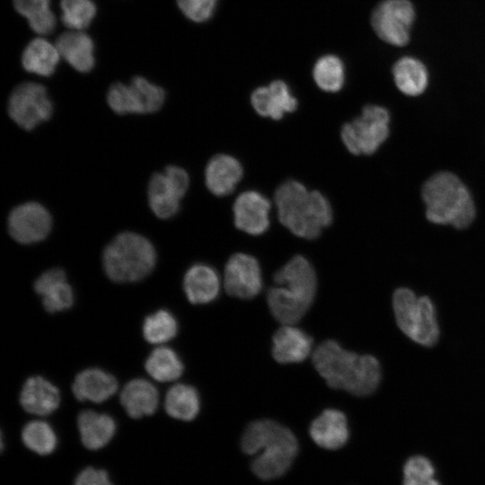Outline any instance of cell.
Listing matches in <instances>:
<instances>
[{"mask_svg":"<svg viewBox=\"0 0 485 485\" xmlns=\"http://www.w3.org/2000/svg\"><path fill=\"white\" fill-rule=\"evenodd\" d=\"M313 364L326 384L356 396L373 393L381 381V366L371 355L344 349L337 341L327 340L314 349Z\"/></svg>","mask_w":485,"mask_h":485,"instance_id":"1","label":"cell"},{"mask_svg":"<svg viewBox=\"0 0 485 485\" xmlns=\"http://www.w3.org/2000/svg\"><path fill=\"white\" fill-rule=\"evenodd\" d=\"M274 203L279 222L301 238H317L332 222L328 198L318 190H307L295 180H287L277 188Z\"/></svg>","mask_w":485,"mask_h":485,"instance_id":"2","label":"cell"},{"mask_svg":"<svg viewBox=\"0 0 485 485\" xmlns=\"http://www.w3.org/2000/svg\"><path fill=\"white\" fill-rule=\"evenodd\" d=\"M242 451L255 455L253 473L261 480L283 475L291 466L298 450L295 435L286 427L270 419H260L247 426L241 439Z\"/></svg>","mask_w":485,"mask_h":485,"instance_id":"3","label":"cell"},{"mask_svg":"<svg viewBox=\"0 0 485 485\" xmlns=\"http://www.w3.org/2000/svg\"><path fill=\"white\" fill-rule=\"evenodd\" d=\"M276 286L268 291L267 301L273 317L282 324H295L312 305L317 289L313 267L295 255L273 277Z\"/></svg>","mask_w":485,"mask_h":485,"instance_id":"4","label":"cell"},{"mask_svg":"<svg viewBox=\"0 0 485 485\" xmlns=\"http://www.w3.org/2000/svg\"><path fill=\"white\" fill-rule=\"evenodd\" d=\"M421 198L426 217L431 223L463 229L475 218L472 194L453 172L442 171L431 175L423 184Z\"/></svg>","mask_w":485,"mask_h":485,"instance_id":"5","label":"cell"},{"mask_svg":"<svg viewBox=\"0 0 485 485\" xmlns=\"http://www.w3.org/2000/svg\"><path fill=\"white\" fill-rule=\"evenodd\" d=\"M155 262L156 252L151 242L133 232L118 234L102 254L106 275L119 283L143 279L151 273Z\"/></svg>","mask_w":485,"mask_h":485,"instance_id":"6","label":"cell"},{"mask_svg":"<svg viewBox=\"0 0 485 485\" xmlns=\"http://www.w3.org/2000/svg\"><path fill=\"white\" fill-rule=\"evenodd\" d=\"M392 309L398 327L408 338L425 347L436 344L439 327L429 297L417 296L412 290L399 287L392 295Z\"/></svg>","mask_w":485,"mask_h":485,"instance_id":"7","label":"cell"},{"mask_svg":"<svg viewBox=\"0 0 485 485\" xmlns=\"http://www.w3.org/2000/svg\"><path fill=\"white\" fill-rule=\"evenodd\" d=\"M390 114L378 105H366L361 114L343 125L341 140L353 154H372L389 137Z\"/></svg>","mask_w":485,"mask_h":485,"instance_id":"8","label":"cell"},{"mask_svg":"<svg viewBox=\"0 0 485 485\" xmlns=\"http://www.w3.org/2000/svg\"><path fill=\"white\" fill-rule=\"evenodd\" d=\"M416 17L410 0H384L374 9L371 25L375 34L385 43L406 46Z\"/></svg>","mask_w":485,"mask_h":485,"instance_id":"9","label":"cell"},{"mask_svg":"<svg viewBox=\"0 0 485 485\" xmlns=\"http://www.w3.org/2000/svg\"><path fill=\"white\" fill-rule=\"evenodd\" d=\"M52 110L53 105L46 88L37 83L26 82L19 84L9 97V116L26 130H31L48 120Z\"/></svg>","mask_w":485,"mask_h":485,"instance_id":"10","label":"cell"},{"mask_svg":"<svg viewBox=\"0 0 485 485\" xmlns=\"http://www.w3.org/2000/svg\"><path fill=\"white\" fill-rule=\"evenodd\" d=\"M109 100L118 114L152 113L163 106L165 93L146 78L136 76L130 84L117 83L110 93Z\"/></svg>","mask_w":485,"mask_h":485,"instance_id":"11","label":"cell"},{"mask_svg":"<svg viewBox=\"0 0 485 485\" xmlns=\"http://www.w3.org/2000/svg\"><path fill=\"white\" fill-rule=\"evenodd\" d=\"M226 293L241 299H251L262 289L261 270L251 255L238 252L227 260L224 273Z\"/></svg>","mask_w":485,"mask_h":485,"instance_id":"12","label":"cell"},{"mask_svg":"<svg viewBox=\"0 0 485 485\" xmlns=\"http://www.w3.org/2000/svg\"><path fill=\"white\" fill-rule=\"evenodd\" d=\"M52 225L51 216L40 203L26 202L14 207L8 216V230L18 242L31 244L45 239Z\"/></svg>","mask_w":485,"mask_h":485,"instance_id":"13","label":"cell"},{"mask_svg":"<svg viewBox=\"0 0 485 485\" xmlns=\"http://www.w3.org/2000/svg\"><path fill=\"white\" fill-rule=\"evenodd\" d=\"M270 209V201L262 193L243 191L233 205L234 223L239 230L248 234H262L269 227Z\"/></svg>","mask_w":485,"mask_h":485,"instance_id":"14","label":"cell"},{"mask_svg":"<svg viewBox=\"0 0 485 485\" xmlns=\"http://www.w3.org/2000/svg\"><path fill=\"white\" fill-rule=\"evenodd\" d=\"M188 185L169 173L153 174L148 184V202L154 214L162 219L173 216L180 209V200Z\"/></svg>","mask_w":485,"mask_h":485,"instance_id":"15","label":"cell"},{"mask_svg":"<svg viewBox=\"0 0 485 485\" xmlns=\"http://www.w3.org/2000/svg\"><path fill=\"white\" fill-rule=\"evenodd\" d=\"M254 110L261 117L281 119L287 113L295 110L297 100L292 95L287 84L276 80L268 86L254 90L251 96Z\"/></svg>","mask_w":485,"mask_h":485,"instance_id":"16","label":"cell"},{"mask_svg":"<svg viewBox=\"0 0 485 485\" xmlns=\"http://www.w3.org/2000/svg\"><path fill=\"white\" fill-rule=\"evenodd\" d=\"M272 341V356L281 364L302 362L312 352L313 339L295 324H282Z\"/></svg>","mask_w":485,"mask_h":485,"instance_id":"17","label":"cell"},{"mask_svg":"<svg viewBox=\"0 0 485 485\" xmlns=\"http://www.w3.org/2000/svg\"><path fill=\"white\" fill-rule=\"evenodd\" d=\"M242 175V166L235 157L219 154L208 161L205 170V182L211 193L224 197L234 190Z\"/></svg>","mask_w":485,"mask_h":485,"instance_id":"18","label":"cell"},{"mask_svg":"<svg viewBox=\"0 0 485 485\" xmlns=\"http://www.w3.org/2000/svg\"><path fill=\"white\" fill-rule=\"evenodd\" d=\"M34 289L42 297L48 313L69 309L74 302L71 286L66 282L64 270L55 268L43 272L35 281Z\"/></svg>","mask_w":485,"mask_h":485,"instance_id":"19","label":"cell"},{"mask_svg":"<svg viewBox=\"0 0 485 485\" xmlns=\"http://www.w3.org/2000/svg\"><path fill=\"white\" fill-rule=\"evenodd\" d=\"M309 432L319 446L329 450L339 449L348 439L346 416L340 410L327 409L313 420Z\"/></svg>","mask_w":485,"mask_h":485,"instance_id":"20","label":"cell"},{"mask_svg":"<svg viewBox=\"0 0 485 485\" xmlns=\"http://www.w3.org/2000/svg\"><path fill=\"white\" fill-rule=\"evenodd\" d=\"M59 402L58 389L41 376L28 378L22 388L20 403L31 414L48 416L58 408Z\"/></svg>","mask_w":485,"mask_h":485,"instance_id":"21","label":"cell"},{"mask_svg":"<svg viewBox=\"0 0 485 485\" xmlns=\"http://www.w3.org/2000/svg\"><path fill=\"white\" fill-rule=\"evenodd\" d=\"M118 389L116 378L99 368L85 369L75 377L72 391L78 401L101 403L110 398Z\"/></svg>","mask_w":485,"mask_h":485,"instance_id":"22","label":"cell"},{"mask_svg":"<svg viewBox=\"0 0 485 485\" xmlns=\"http://www.w3.org/2000/svg\"><path fill=\"white\" fill-rule=\"evenodd\" d=\"M183 289L191 304H207L217 296L220 278L212 267L202 263L195 264L185 273Z\"/></svg>","mask_w":485,"mask_h":485,"instance_id":"23","label":"cell"},{"mask_svg":"<svg viewBox=\"0 0 485 485\" xmlns=\"http://www.w3.org/2000/svg\"><path fill=\"white\" fill-rule=\"evenodd\" d=\"M120 403L133 419L154 414L157 409L159 394L155 386L144 379L129 381L119 395Z\"/></svg>","mask_w":485,"mask_h":485,"instance_id":"24","label":"cell"},{"mask_svg":"<svg viewBox=\"0 0 485 485\" xmlns=\"http://www.w3.org/2000/svg\"><path fill=\"white\" fill-rule=\"evenodd\" d=\"M56 46L60 56L78 72L93 69V42L87 34L79 31L65 32L58 37Z\"/></svg>","mask_w":485,"mask_h":485,"instance_id":"25","label":"cell"},{"mask_svg":"<svg viewBox=\"0 0 485 485\" xmlns=\"http://www.w3.org/2000/svg\"><path fill=\"white\" fill-rule=\"evenodd\" d=\"M77 426L83 445L90 450L105 446L116 431V423L110 416L90 410L80 412Z\"/></svg>","mask_w":485,"mask_h":485,"instance_id":"26","label":"cell"},{"mask_svg":"<svg viewBox=\"0 0 485 485\" xmlns=\"http://www.w3.org/2000/svg\"><path fill=\"white\" fill-rule=\"evenodd\" d=\"M395 86L408 96L422 94L428 84V71L425 64L411 56L400 57L392 66Z\"/></svg>","mask_w":485,"mask_h":485,"instance_id":"27","label":"cell"},{"mask_svg":"<svg viewBox=\"0 0 485 485\" xmlns=\"http://www.w3.org/2000/svg\"><path fill=\"white\" fill-rule=\"evenodd\" d=\"M60 54L57 46L38 38L24 48L22 62L24 69L41 76L51 75L57 66Z\"/></svg>","mask_w":485,"mask_h":485,"instance_id":"28","label":"cell"},{"mask_svg":"<svg viewBox=\"0 0 485 485\" xmlns=\"http://www.w3.org/2000/svg\"><path fill=\"white\" fill-rule=\"evenodd\" d=\"M164 408L172 418L184 421L192 420L200 408L198 393L190 385L177 384L167 392Z\"/></svg>","mask_w":485,"mask_h":485,"instance_id":"29","label":"cell"},{"mask_svg":"<svg viewBox=\"0 0 485 485\" xmlns=\"http://www.w3.org/2000/svg\"><path fill=\"white\" fill-rule=\"evenodd\" d=\"M146 372L158 382H172L183 372V365L177 354L170 348L159 347L152 351L146 364Z\"/></svg>","mask_w":485,"mask_h":485,"instance_id":"30","label":"cell"},{"mask_svg":"<svg viewBox=\"0 0 485 485\" xmlns=\"http://www.w3.org/2000/svg\"><path fill=\"white\" fill-rule=\"evenodd\" d=\"M313 76L320 89L328 93H336L344 85V65L335 56L322 57L313 66Z\"/></svg>","mask_w":485,"mask_h":485,"instance_id":"31","label":"cell"},{"mask_svg":"<svg viewBox=\"0 0 485 485\" xmlns=\"http://www.w3.org/2000/svg\"><path fill=\"white\" fill-rule=\"evenodd\" d=\"M23 444L40 455L51 454L57 446V436L52 428L45 421L32 420L22 428Z\"/></svg>","mask_w":485,"mask_h":485,"instance_id":"32","label":"cell"},{"mask_svg":"<svg viewBox=\"0 0 485 485\" xmlns=\"http://www.w3.org/2000/svg\"><path fill=\"white\" fill-rule=\"evenodd\" d=\"M178 324L174 316L166 310L147 316L143 324L144 338L152 344H162L175 337Z\"/></svg>","mask_w":485,"mask_h":485,"instance_id":"33","label":"cell"},{"mask_svg":"<svg viewBox=\"0 0 485 485\" xmlns=\"http://www.w3.org/2000/svg\"><path fill=\"white\" fill-rule=\"evenodd\" d=\"M60 6L63 23L75 31L87 28L96 13L92 0H61Z\"/></svg>","mask_w":485,"mask_h":485,"instance_id":"34","label":"cell"},{"mask_svg":"<svg viewBox=\"0 0 485 485\" xmlns=\"http://www.w3.org/2000/svg\"><path fill=\"white\" fill-rule=\"evenodd\" d=\"M431 461L423 455L410 457L403 466V485H440Z\"/></svg>","mask_w":485,"mask_h":485,"instance_id":"35","label":"cell"},{"mask_svg":"<svg viewBox=\"0 0 485 485\" xmlns=\"http://www.w3.org/2000/svg\"><path fill=\"white\" fill-rule=\"evenodd\" d=\"M176 1L180 10L187 18L196 22H203L212 16L217 0Z\"/></svg>","mask_w":485,"mask_h":485,"instance_id":"36","label":"cell"},{"mask_svg":"<svg viewBox=\"0 0 485 485\" xmlns=\"http://www.w3.org/2000/svg\"><path fill=\"white\" fill-rule=\"evenodd\" d=\"M75 485H112V483L104 470L88 467L77 475Z\"/></svg>","mask_w":485,"mask_h":485,"instance_id":"37","label":"cell"},{"mask_svg":"<svg viewBox=\"0 0 485 485\" xmlns=\"http://www.w3.org/2000/svg\"><path fill=\"white\" fill-rule=\"evenodd\" d=\"M50 0H13L16 11L28 20L49 9Z\"/></svg>","mask_w":485,"mask_h":485,"instance_id":"38","label":"cell"},{"mask_svg":"<svg viewBox=\"0 0 485 485\" xmlns=\"http://www.w3.org/2000/svg\"><path fill=\"white\" fill-rule=\"evenodd\" d=\"M30 27L38 34L46 35L52 32L57 25V19L50 9L28 20Z\"/></svg>","mask_w":485,"mask_h":485,"instance_id":"39","label":"cell"}]
</instances>
